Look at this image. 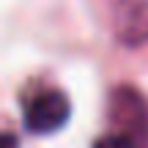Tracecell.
I'll list each match as a JSON object with an SVG mask.
<instances>
[{"label":"cell","mask_w":148,"mask_h":148,"mask_svg":"<svg viewBox=\"0 0 148 148\" xmlns=\"http://www.w3.org/2000/svg\"><path fill=\"white\" fill-rule=\"evenodd\" d=\"M69 121V99L60 90H41L25 104V129L33 134H52Z\"/></svg>","instance_id":"obj_1"},{"label":"cell","mask_w":148,"mask_h":148,"mask_svg":"<svg viewBox=\"0 0 148 148\" xmlns=\"http://www.w3.org/2000/svg\"><path fill=\"white\" fill-rule=\"evenodd\" d=\"M112 121H115L118 132L126 134L137 148L148 143V110L134 90L118 88L112 96Z\"/></svg>","instance_id":"obj_2"},{"label":"cell","mask_w":148,"mask_h":148,"mask_svg":"<svg viewBox=\"0 0 148 148\" xmlns=\"http://www.w3.org/2000/svg\"><path fill=\"white\" fill-rule=\"evenodd\" d=\"M93 148H137V145H134L126 134L112 132V134H101V137L93 143Z\"/></svg>","instance_id":"obj_3"},{"label":"cell","mask_w":148,"mask_h":148,"mask_svg":"<svg viewBox=\"0 0 148 148\" xmlns=\"http://www.w3.org/2000/svg\"><path fill=\"white\" fill-rule=\"evenodd\" d=\"M3 148H16V137H14L11 132L3 134Z\"/></svg>","instance_id":"obj_4"}]
</instances>
